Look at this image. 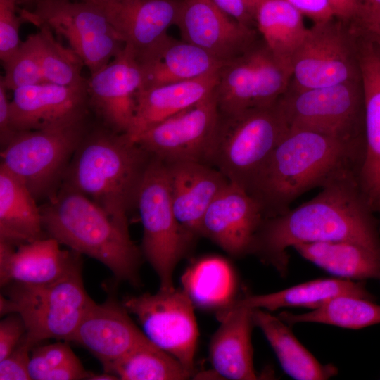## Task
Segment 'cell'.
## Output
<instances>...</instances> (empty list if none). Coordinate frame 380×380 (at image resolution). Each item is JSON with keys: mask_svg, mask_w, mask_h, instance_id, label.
Returning a JSON list of instances; mask_svg holds the SVG:
<instances>
[{"mask_svg": "<svg viewBox=\"0 0 380 380\" xmlns=\"http://www.w3.org/2000/svg\"><path fill=\"white\" fill-rule=\"evenodd\" d=\"M358 172L348 171L329 182L310 200L293 209L265 218L251 253L285 274L287 249L298 243L348 241L380 252L374 211L358 182Z\"/></svg>", "mask_w": 380, "mask_h": 380, "instance_id": "cell-1", "label": "cell"}, {"mask_svg": "<svg viewBox=\"0 0 380 380\" xmlns=\"http://www.w3.org/2000/svg\"><path fill=\"white\" fill-rule=\"evenodd\" d=\"M365 152L341 139L289 129L252 185L249 194L265 218L282 214L303 194L351 170L359 172Z\"/></svg>", "mask_w": 380, "mask_h": 380, "instance_id": "cell-2", "label": "cell"}, {"mask_svg": "<svg viewBox=\"0 0 380 380\" xmlns=\"http://www.w3.org/2000/svg\"><path fill=\"white\" fill-rule=\"evenodd\" d=\"M152 156L125 133L100 125L88 129L62 184L83 194L128 229V213Z\"/></svg>", "mask_w": 380, "mask_h": 380, "instance_id": "cell-3", "label": "cell"}, {"mask_svg": "<svg viewBox=\"0 0 380 380\" xmlns=\"http://www.w3.org/2000/svg\"><path fill=\"white\" fill-rule=\"evenodd\" d=\"M48 236L106 266L118 280L138 286L140 251L129 229L72 188L61 184L40 207Z\"/></svg>", "mask_w": 380, "mask_h": 380, "instance_id": "cell-4", "label": "cell"}, {"mask_svg": "<svg viewBox=\"0 0 380 380\" xmlns=\"http://www.w3.org/2000/svg\"><path fill=\"white\" fill-rule=\"evenodd\" d=\"M8 285L7 296L1 295V315L15 312L22 317L26 327L23 340L32 350L47 339L72 341L94 303L83 284L82 265L50 283Z\"/></svg>", "mask_w": 380, "mask_h": 380, "instance_id": "cell-5", "label": "cell"}, {"mask_svg": "<svg viewBox=\"0 0 380 380\" xmlns=\"http://www.w3.org/2000/svg\"><path fill=\"white\" fill-rule=\"evenodd\" d=\"M289 128L278 105L220 114L209 165L248 193Z\"/></svg>", "mask_w": 380, "mask_h": 380, "instance_id": "cell-6", "label": "cell"}, {"mask_svg": "<svg viewBox=\"0 0 380 380\" xmlns=\"http://www.w3.org/2000/svg\"><path fill=\"white\" fill-rule=\"evenodd\" d=\"M87 118L16 133L1 148V165L21 180L37 200L49 198L62 184L89 128Z\"/></svg>", "mask_w": 380, "mask_h": 380, "instance_id": "cell-7", "label": "cell"}, {"mask_svg": "<svg viewBox=\"0 0 380 380\" xmlns=\"http://www.w3.org/2000/svg\"><path fill=\"white\" fill-rule=\"evenodd\" d=\"M135 207L143 227L142 253L158 277L160 289H172L175 268L191 243L174 213L165 165L158 158L152 156L146 167Z\"/></svg>", "mask_w": 380, "mask_h": 380, "instance_id": "cell-8", "label": "cell"}, {"mask_svg": "<svg viewBox=\"0 0 380 380\" xmlns=\"http://www.w3.org/2000/svg\"><path fill=\"white\" fill-rule=\"evenodd\" d=\"M18 11L23 21L46 25L65 38L90 74L105 67L125 46L102 8L92 3L39 0L33 10Z\"/></svg>", "mask_w": 380, "mask_h": 380, "instance_id": "cell-9", "label": "cell"}, {"mask_svg": "<svg viewBox=\"0 0 380 380\" xmlns=\"http://www.w3.org/2000/svg\"><path fill=\"white\" fill-rule=\"evenodd\" d=\"M355 82L296 90L291 96H281L278 105L289 129L332 136L365 152V135L357 127L360 123L365 126L363 94Z\"/></svg>", "mask_w": 380, "mask_h": 380, "instance_id": "cell-10", "label": "cell"}, {"mask_svg": "<svg viewBox=\"0 0 380 380\" xmlns=\"http://www.w3.org/2000/svg\"><path fill=\"white\" fill-rule=\"evenodd\" d=\"M291 70L265 43H255L224 63L215 91L220 114L231 115L272 106L286 91Z\"/></svg>", "mask_w": 380, "mask_h": 380, "instance_id": "cell-11", "label": "cell"}, {"mask_svg": "<svg viewBox=\"0 0 380 380\" xmlns=\"http://www.w3.org/2000/svg\"><path fill=\"white\" fill-rule=\"evenodd\" d=\"M122 304L137 317L151 342L194 372L198 330L194 303L184 289L127 296Z\"/></svg>", "mask_w": 380, "mask_h": 380, "instance_id": "cell-12", "label": "cell"}, {"mask_svg": "<svg viewBox=\"0 0 380 380\" xmlns=\"http://www.w3.org/2000/svg\"><path fill=\"white\" fill-rule=\"evenodd\" d=\"M219 122L214 89L203 100L147 130L136 143L164 163L189 160L209 164Z\"/></svg>", "mask_w": 380, "mask_h": 380, "instance_id": "cell-13", "label": "cell"}, {"mask_svg": "<svg viewBox=\"0 0 380 380\" xmlns=\"http://www.w3.org/2000/svg\"><path fill=\"white\" fill-rule=\"evenodd\" d=\"M331 20L315 23L295 53L291 77L296 90L355 81L360 75L345 36Z\"/></svg>", "mask_w": 380, "mask_h": 380, "instance_id": "cell-14", "label": "cell"}, {"mask_svg": "<svg viewBox=\"0 0 380 380\" xmlns=\"http://www.w3.org/2000/svg\"><path fill=\"white\" fill-rule=\"evenodd\" d=\"M87 91L90 109L101 124L118 133H126L133 121L137 95L143 76L133 51L126 45L110 63L90 74Z\"/></svg>", "mask_w": 380, "mask_h": 380, "instance_id": "cell-15", "label": "cell"}, {"mask_svg": "<svg viewBox=\"0 0 380 380\" xmlns=\"http://www.w3.org/2000/svg\"><path fill=\"white\" fill-rule=\"evenodd\" d=\"M12 91L10 118L13 136L87 117L91 110L87 83L64 86L43 82Z\"/></svg>", "mask_w": 380, "mask_h": 380, "instance_id": "cell-16", "label": "cell"}, {"mask_svg": "<svg viewBox=\"0 0 380 380\" xmlns=\"http://www.w3.org/2000/svg\"><path fill=\"white\" fill-rule=\"evenodd\" d=\"M260 203L243 187L229 182L205 211L201 236L232 256L248 253L265 220Z\"/></svg>", "mask_w": 380, "mask_h": 380, "instance_id": "cell-17", "label": "cell"}, {"mask_svg": "<svg viewBox=\"0 0 380 380\" xmlns=\"http://www.w3.org/2000/svg\"><path fill=\"white\" fill-rule=\"evenodd\" d=\"M175 25L182 39L227 62L254 44L250 27L234 20L210 0H182Z\"/></svg>", "mask_w": 380, "mask_h": 380, "instance_id": "cell-18", "label": "cell"}, {"mask_svg": "<svg viewBox=\"0 0 380 380\" xmlns=\"http://www.w3.org/2000/svg\"><path fill=\"white\" fill-rule=\"evenodd\" d=\"M164 163L174 213L191 243L201 236V222L208 208L229 182L217 169L205 163Z\"/></svg>", "mask_w": 380, "mask_h": 380, "instance_id": "cell-19", "label": "cell"}, {"mask_svg": "<svg viewBox=\"0 0 380 380\" xmlns=\"http://www.w3.org/2000/svg\"><path fill=\"white\" fill-rule=\"evenodd\" d=\"M72 341L89 351L103 365L152 343L132 322L123 305L112 298L101 304L94 302Z\"/></svg>", "mask_w": 380, "mask_h": 380, "instance_id": "cell-20", "label": "cell"}, {"mask_svg": "<svg viewBox=\"0 0 380 380\" xmlns=\"http://www.w3.org/2000/svg\"><path fill=\"white\" fill-rule=\"evenodd\" d=\"M81 265L80 253L49 236L18 246L0 241L1 286L50 283Z\"/></svg>", "mask_w": 380, "mask_h": 380, "instance_id": "cell-21", "label": "cell"}, {"mask_svg": "<svg viewBox=\"0 0 380 380\" xmlns=\"http://www.w3.org/2000/svg\"><path fill=\"white\" fill-rule=\"evenodd\" d=\"M182 0H112L99 6L138 61L175 25Z\"/></svg>", "mask_w": 380, "mask_h": 380, "instance_id": "cell-22", "label": "cell"}, {"mask_svg": "<svg viewBox=\"0 0 380 380\" xmlns=\"http://www.w3.org/2000/svg\"><path fill=\"white\" fill-rule=\"evenodd\" d=\"M357 63L365 108V148L358 182L374 212L380 208V49L362 38Z\"/></svg>", "mask_w": 380, "mask_h": 380, "instance_id": "cell-23", "label": "cell"}, {"mask_svg": "<svg viewBox=\"0 0 380 380\" xmlns=\"http://www.w3.org/2000/svg\"><path fill=\"white\" fill-rule=\"evenodd\" d=\"M138 62L143 76L141 89L205 77L218 72L225 63L168 34Z\"/></svg>", "mask_w": 380, "mask_h": 380, "instance_id": "cell-24", "label": "cell"}, {"mask_svg": "<svg viewBox=\"0 0 380 380\" xmlns=\"http://www.w3.org/2000/svg\"><path fill=\"white\" fill-rule=\"evenodd\" d=\"M217 315L220 325L210 344V360L214 372L226 379H258L251 343L254 326L252 309L220 310Z\"/></svg>", "mask_w": 380, "mask_h": 380, "instance_id": "cell-25", "label": "cell"}, {"mask_svg": "<svg viewBox=\"0 0 380 380\" xmlns=\"http://www.w3.org/2000/svg\"><path fill=\"white\" fill-rule=\"evenodd\" d=\"M219 72L193 80L141 89L136 110L125 135L132 141L147 130L196 104L209 96L218 81Z\"/></svg>", "mask_w": 380, "mask_h": 380, "instance_id": "cell-26", "label": "cell"}, {"mask_svg": "<svg viewBox=\"0 0 380 380\" xmlns=\"http://www.w3.org/2000/svg\"><path fill=\"white\" fill-rule=\"evenodd\" d=\"M37 199L15 175L0 165V241L14 246L45 236Z\"/></svg>", "mask_w": 380, "mask_h": 380, "instance_id": "cell-27", "label": "cell"}, {"mask_svg": "<svg viewBox=\"0 0 380 380\" xmlns=\"http://www.w3.org/2000/svg\"><path fill=\"white\" fill-rule=\"evenodd\" d=\"M342 295L371 299V295L360 282L344 278L318 279L271 293L248 295L234 299L220 310L248 308L273 311L285 307H304L314 310L330 299Z\"/></svg>", "mask_w": 380, "mask_h": 380, "instance_id": "cell-28", "label": "cell"}, {"mask_svg": "<svg viewBox=\"0 0 380 380\" xmlns=\"http://www.w3.org/2000/svg\"><path fill=\"white\" fill-rule=\"evenodd\" d=\"M252 317L254 326L262 331L290 376L298 380H324L336 374L337 369L321 364L279 317L263 309L254 308Z\"/></svg>", "mask_w": 380, "mask_h": 380, "instance_id": "cell-29", "label": "cell"}, {"mask_svg": "<svg viewBox=\"0 0 380 380\" xmlns=\"http://www.w3.org/2000/svg\"><path fill=\"white\" fill-rule=\"evenodd\" d=\"M304 258L344 279L380 278V252L348 241L298 243L293 246Z\"/></svg>", "mask_w": 380, "mask_h": 380, "instance_id": "cell-30", "label": "cell"}, {"mask_svg": "<svg viewBox=\"0 0 380 380\" xmlns=\"http://www.w3.org/2000/svg\"><path fill=\"white\" fill-rule=\"evenodd\" d=\"M255 20L265 44L291 70L293 57L308 32L302 13L286 0H261Z\"/></svg>", "mask_w": 380, "mask_h": 380, "instance_id": "cell-31", "label": "cell"}, {"mask_svg": "<svg viewBox=\"0 0 380 380\" xmlns=\"http://www.w3.org/2000/svg\"><path fill=\"white\" fill-rule=\"evenodd\" d=\"M184 290L194 304L217 310L234 299L235 277L227 261L218 257L201 259L183 274Z\"/></svg>", "mask_w": 380, "mask_h": 380, "instance_id": "cell-32", "label": "cell"}, {"mask_svg": "<svg viewBox=\"0 0 380 380\" xmlns=\"http://www.w3.org/2000/svg\"><path fill=\"white\" fill-rule=\"evenodd\" d=\"M103 367L104 372L122 380H182L194 374L175 357L153 343L139 347Z\"/></svg>", "mask_w": 380, "mask_h": 380, "instance_id": "cell-33", "label": "cell"}, {"mask_svg": "<svg viewBox=\"0 0 380 380\" xmlns=\"http://www.w3.org/2000/svg\"><path fill=\"white\" fill-rule=\"evenodd\" d=\"M285 323L327 324L348 329H360L380 323V305L369 299L342 295L303 314L283 312L278 316Z\"/></svg>", "mask_w": 380, "mask_h": 380, "instance_id": "cell-34", "label": "cell"}, {"mask_svg": "<svg viewBox=\"0 0 380 380\" xmlns=\"http://www.w3.org/2000/svg\"><path fill=\"white\" fill-rule=\"evenodd\" d=\"M34 34L37 49L44 77L47 82L64 86H82L87 83L82 77L84 64L71 49L66 48L53 36L46 25L37 26Z\"/></svg>", "mask_w": 380, "mask_h": 380, "instance_id": "cell-35", "label": "cell"}, {"mask_svg": "<svg viewBox=\"0 0 380 380\" xmlns=\"http://www.w3.org/2000/svg\"><path fill=\"white\" fill-rule=\"evenodd\" d=\"M1 76L8 90L34 85L46 82L41 68L34 34L22 42L17 52L3 63Z\"/></svg>", "mask_w": 380, "mask_h": 380, "instance_id": "cell-36", "label": "cell"}, {"mask_svg": "<svg viewBox=\"0 0 380 380\" xmlns=\"http://www.w3.org/2000/svg\"><path fill=\"white\" fill-rule=\"evenodd\" d=\"M76 358L77 357L66 341L36 346L30 353L28 365L30 379L45 380L50 372Z\"/></svg>", "mask_w": 380, "mask_h": 380, "instance_id": "cell-37", "label": "cell"}, {"mask_svg": "<svg viewBox=\"0 0 380 380\" xmlns=\"http://www.w3.org/2000/svg\"><path fill=\"white\" fill-rule=\"evenodd\" d=\"M15 0H0V59L8 61L18 50L19 32L23 19Z\"/></svg>", "mask_w": 380, "mask_h": 380, "instance_id": "cell-38", "label": "cell"}, {"mask_svg": "<svg viewBox=\"0 0 380 380\" xmlns=\"http://www.w3.org/2000/svg\"><path fill=\"white\" fill-rule=\"evenodd\" d=\"M31 350L22 338L15 348L0 360V380H30L28 365Z\"/></svg>", "mask_w": 380, "mask_h": 380, "instance_id": "cell-39", "label": "cell"}, {"mask_svg": "<svg viewBox=\"0 0 380 380\" xmlns=\"http://www.w3.org/2000/svg\"><path fill=\"white\" fill-rule=\"evenodd\" d=\"M26 333L22 317L15 312L6 315L0 322V360L7 357Z\"/></svg>", "mask_w": 380, "mask_h": 380, "instance_id": "cell-40", "label": "cell"}, {"mask_svg": "<svg viewBox=\"0 0 380 380\" xmlns=\"http://www.w3.org/2000/svg\"><path fill=\"white\" fill-rule=\"evenodd\" d=\"M220 10L238 23L251 27L261 0H210Z\"/></svg>", "mask_w": 380, "mask_h": 380, "instance_id": "cell-41", "label": "cell"}, {"mask_svg": "<svg viewBox=\"0 0 380 380\" xmlns=\"http://www.w3.org/2000/svg\"><path fill=\"white\" fill-rule=\"evenodd\" d=\"M353 20L365 38L380 49V10L360 7Z\"/></svg>", "mask_w": 380, "mask_h": 380, "instance_id": "cell-42", "label": "cell"}, {"mask_svg": "<svg viewBox=\"0 0 380 380\" xmlns=\"http://www.w3.org/2000/svg\"><path fill=\"white\" fill-rule=\"evenodd\" d=\"M303 15L312 20L315 23L331 20L335 16L329 0H286Z\"/></svg>", "mask_w": 380, "mask_h": 380, "instance_id": "cell-43", "label": "cell"}, {"mask_svg": "<svg viewBox=\"0 0 380 380\" xmlns=\"http://www.w3.org/2000/svg\"><path fill=\"white\" fill-rule=\"evenodd\" d=\"M2 77H0V140L1 148L13 137L11 127L10 102Z\"/></svg>", "mask_w": 380, "mask_h": 380, "instance_id": "cell-44", "label": "cell"}, {"mask_svg": "<svg viewBox=\"0 0 380 380\" xmlns=\"http://www.w3.org/2000/svg\"><path fill=\"white\" fill-rule=\"evenodd\" d=\"M334 15L343 19H353L359 8L358 0H329Z\"/></svg>", "mask_w": 380, "mask_h": 380, "instance_id": "cell-45", "label": "cell"}, {"mask_svg": "<svg viewBox=\"0 0 380 380\" xmlns=\"http://www.w3.org/2000/svg\"><path fill=\"white\" fill-rule=\"evenodd\" d=\"M88 380H115L118 379L115 376L104 372V374H96L91 372H89Z\"/></svg>", "mask_w": 380, "mask_h": 380, "instance_id": "cell-46", "label": "cell"}, {"mask_svg": "<svg viewBox=\"0 0 380 380\" xmlns=\"http://www.w3.org/2000/svg\"><path fill=\"white\" fill-rule=\"evenodd\" d=\"M359 8L380 10V0H358Z\"/></svg>", "mask_w": 380, "mask_h": 380, "instance_id": "cell-47", "label": "cell"}, {"mask_svg": "<svg viewBox=\"0 0 380 380\" xmlns=\"http://www.w3.org/2000/svg\"><path fill=\"white\" fill-rule=\"evenodd\" d=\"M68 1H85V2L92 3L98 6H101L112 0H68Z\"/></svg>", "mask_w": 380, "mask_h": 380, "instance_id": "cell-48", "label": "cell"}, {"mask_svg": "<svg viewBox=\"0 0 380 380\" xmlns=\"http://www.w3.org/2000/svg\"><path fill=\"white\" fill-rule=\"evenodd\" d=\"M17 4L35 5L39 0H15Z\"/></svg>", "mask_w": 380, "mask_h": 380, "instance_id": "cell-49", "label": "cell"}, {"mask_svg": "<svg viewBox=\"0 0 380 380\" xmlns=\"http://www.w3.org/2000/svg\"><path fill=\"white\" fill-rule=\"evenodd\" d=\"M378 213H379V215H380V209H379V210Z\"/></svg>", "mask_w": 380, "mask_h": 380, "instance_id": "cell-50", "label": "cell"}]
</instances>
